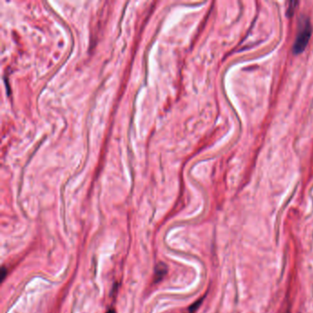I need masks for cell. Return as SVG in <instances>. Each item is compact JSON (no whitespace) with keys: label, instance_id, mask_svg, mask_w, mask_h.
Listing matches in <instances>:
<instances>
[{"label":"cell","instance_id":"1","mask_svg":"<svg viewBox=\"0 0 313 313\" xmlns=\"http://www.w3.org/2000/svg\"><path fill=\"white\" fill-rule=\"evenodd\" d=\"M310 36H311V26H310L309 21L307 20V21L302 22L301 27L299 28L297 38L295 40V43L293 45L294 54H296V55L301 54L303 51L306 49L308 42H309Z\"/></svg>","mask_w":313,"mask_h":313},{"label":"cell","instance_id":"2","mask_svg":"<svg viewBox=\"0 0 313 313\" xmlns=\"http://www.w3.org/2000/svg\"><path fill=\"white\" fill-rule=\"evenodd\" d=\"M107 313H115V310H114V309H110V310H109Z\"/></svg>","mask_w":313,"mask_h":313}]
</instances>
